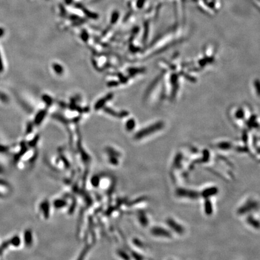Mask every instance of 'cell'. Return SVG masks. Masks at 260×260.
Wrapping results in <instances>:
<instances>
[{"label":"cell","instance_id":"obj_1","mask_svg":"<svg viewBox=\"0 0 260 260\" xmlns=\"http://www.w3.org/2000/svg\"><path fill=\"white\" fill-rule=\"evenodd\" d=\"M163 124L162 123L158 122L156 123V124H154L150 127H146L143 129H141V131H139L137 134L135 135V139H140L143 137H146V136L149 135L150 134L156 132L157 131H158L159 129L162 128Z\"/></svg>","mask_w":260,"mask_h":260},{"label":"cell","instance_id":"obj_2","mask_svg":"<svg viewBox=\"0 0 260 260\" xmlns=\"http://www.w3.org/2000/svg\"><path fill=\"white\" fill-rule=\"evenodd\" d=\"M176 195L179 197L189 198L191 199H197L199 194L196 191L186 189L184 188H178L176 190Z\"/></svg>","mask_w":260,"mask_h":260},{"label":"cell","instance_id":"obj_3","mask_svg":"<svg viewBox=\"0 0 260 260\" xmlns=\"http://www.w3.org/2000/svg\"><path fill=\"white\" fill-rule=\"evenodd\" d=\"M22 244L26 247L27 248H30L33 245L34 243V237L33 233L32 230L30 229H27L23 232L22 237Z\"/></svg>","mask_w":260,"mask_h":260},{"label":"cell","instance_id":"obj_4","mask_svg":"<svg viewBox=\"0 0 260 260\" xmlns=\"http://www.w3.org/2000/svg\"><path fill=\"white\" fill-rule=\"evenodd\" d=\"M258 207V203L256 201L250 199L238 209V213L239 214H245L251 212L253 209H256Z\"/></svg>","mask_w":260,"mask_h":260},{"label":"cell","instance_id":"obj_5","mask_svg":"<svg viewBox=\"0 0 260 260\" xmlns=\"http://www.w3.org/2000/svg\"><path fill=\"white\" fill-rule=\"evenodd\" d=\"M7 240L10 248H19L22 244V237L18 235H14Z\"/></svg>","mask_w":260,"mask_h":260},{"label":"cell","instance_id":"obj_6","mask_svg":"<svg viewBox=\"0 0 260 260\" xmlns=\"http://www.w3.org/2000/svg\"><path fill=\"white\" fill-rule=\"evenodd\" d=\"M151 233L154 236L158 237H163L166 238H170L172 237L171 233L167 230L160 227H154L151 230Z\"/></svg>","mask_w":260,"mask_h":260},{"label":"cell","instance_id":"obj_7","mask_svg":"<svg viewBox=\"0 0 260 260\" xmlns=\"http://www.w3.org/2000/svg\"><path fill=\"white\" fill-rule=\"evenodd\" d=\"M167 224L169 226V227L172 229V230L179 234H181L184 232V228L183 227L182 225L178 224L172 219H168L166 221Z\"/></svg>","mask_w":260,"mask_h":260},{"label":"cell","instance_id":"obj_8","mask_svg":"<svg viewBox=\"0 0 260 260\" xmlns=\"http://www.w3.org/2000/svg\"><path fill=\"white\" fill-rule=\"evenodd\" d=\"M39 209L40 214L43 216V218L45 219L49 218V211H50V205H49V202L46 200L41 202L39 204Z\"/></svg>","mask_w":260,"mask_h":260},{"label":"cell","instance_id":"obj_9","mask_svg":"<svg viewBox=\"0 0 260 260\" xmlns=\"http://www.w3.org/2000/svg\"><path fill=\"white\" fill-rule=\"evenodd\" d=\"M218 193V189L216 187H212L207 188L202 191L201 195L204 198H208L209 197L213 196Z\"/></svg>","mask_w":260,"mask_h":260},{"label":"cell","instance_id":"obj_10","mask_svg":"<svg viewBox=\"0 0 260 260\" xmlns=\"http://www.w3.org/2000/svg\"><path fill=\"white\" fill-rule=\"evenodd\" d=\"M247 222L248 223V224L250 225L253 228L255 229H259L260 228V222L259 220L255 219L252 216H248V218H247Z\"/></svg>","mask_w":260,"mask_h":260},{"label":"cell","instance_id":"obj_11","mask_svg":"<svg viewBox=\"0 0 260 260\" xmlns=\"http://www.w3.org/2000/svg\"><path fill=\"white\" fill-rule=\"evenodd\" d=\"M204 210H205V214L207 215H211L213 213L212 203L207 198L205 201V203H204Z\"/></svg>","mask_w":260,"mask_h":260},{"label":"cell","instance_id":"obj_12","mask_svg":"<svg viewBox=\"0 0 260 260\" xmlns=\"http://www.w3.org/2000/svg\"><path fill=\"white\" fill-rule=\"evenodd\" d=\"M46 112L45 111H41L39 113L37 114L36 116V117L34 119V123L36 125H39L40 123L42 122L43 119H44V117L45 116Z\"/></svg>","mask_w":260,"mask_h":260},{"label":"cell","instance_id":"obj_13","mask_svg":"<svg viewBox=\"0 0 260 260\" xmlns=\"http://www.w3.org/2000/svg\"><path fill=\"white\" fill-rule=\"evenodd\" d=\"M183 155L181 153L177 154L175 158L174 162H173V165H174L175 168H179V167L181 166L183 161Z\"/></svg>","mask_w":260,"mask_h":260},{"label":"cell","instance_id":"obj_14","mask_svg":"<svg viewBox=\"0 0 260 260\" xmlns=\"http://www.w3.org/2000/svg\"><path fill=\"white\" fill-rule=\"evenodd\" d=\"M111 97H112V95L110 94V95H109L108 96H106L105 98L101 99V100H100V101H99L97 102V104H96V105H95V108H96V109L100 108L101 107H102V106L104 104V103L106 102L108 100V99L111 98Z\"/></svg>","mask_w":260,"mask_h":260},{"label":"cell","instance_id":"obj_15","mask_svg":"<svg viewBox=\"0 0 260 260\" xmlns=\"http://www.w3.org/2000/svg\"><path fill=\"white\" fill-rule=\"evenodd\" d=\"M65 201L62 200V199H57V200H55L54 202V206L55 207V208H57V209H59V208H63V207H64L65 205Z\"/></svg>","mask_w":260,"mask_h":260},{"label":"cell","instance_id":"obj_16","mask_svg":"<svg viewBox=\"0 0 260 260\" xmlns=\"http://www.w3.org/2000/svg\"><path fill=\"white\" fill-rule=\"evenodd\" d=\"M135 125V121L133 119L128 120V121L126 123V128L128 131H132L134 129Z\"/></svg>","mask_w":260,"mask_h":260},{"label":"cell","instance_id":"obj_17","mask_svg":"<svg viewBox=\"0 0 260 260\" xmlns=\"http://www.w3.org/2000/svg\"><path fill=\"white\" fill-rule=\"evenodd\" d=\"M231 146L232 145L228 142H221L218 145V147L222 150H229Z\"/></svg>","mask_w":260,"mask_h":260},{"label":"cell","instance_id":"obj_18","mask_svg":"<svg viewBox=\"0 0 260 260\" xmlns=\"http://www.w3.org/2000/svg\"><path fill=\"white\" fill-rule=\"evenodd\" d=\"M100 184V177L98 176H93L91 179V184L94 185V187H98Z\"/></svg>","mask_w":260,"mask_h":260},{"label":"cell","instance_id":"obj_19","mask_svg":"<svg viewBox=\"0 0 260 260\" xmlns=\"http://www.w3.org/2000/svg\"><path fill=\"white\" fill-rule=\"evenodd\" d=\"M54 71L56 72L57 73L60 74L62 73L63 72V68L60 65H57V64H54Z\"/></svg>","mask_w":260,"mask_h":260},{"label":"cell","instance_id":"obj_20","mask_svg":"<svg viewBox=\"0 0 260 260\" xmlns=\"http://www.w3.org/2000/svg\"><path fill=\"white\" fill-rule=\"evenodd\" d=\"M42 99L47 105H50L52 103V99L51 97H49V96L44 95L43 96Z\"/></svg>","mask_w":260,"mask_h":260},{"label":"cell","instance_id":"obj_21","mask_svg":"<svg viewBox=\"0 0 260 260\" xmlns=\"http://www.w3.org/2000/svg\"><path fill=\"white\" fill-rule=\"evenodd\" d=\"M140 222H141V224H143V225H146L148 224V219H147V218H146V216L144 215V214H143V215H140Z\"/></svg>","mask_w":260,"mask_h":260},{"label":"cell","instance_id":"obj_22","mask_svg":"<svg viewBox=\"0 0 260 260\" xmlns=\"http://www.w3.org/2000/svg\"><path fill=\"white\" fill-rule=\"evenodd\" d=\"M9 150L8 148L5 146L0 145V153H4L6 152Z\"/></svg>","mask_w":260,"mask_h":260},{"label":"cell","instance_id":"obj_23","mask_svg":"<svg viewBox=\"0 0 260 260\" xmlns=\"http://www.w3.org/2000/svg\"><path fill=\"white\" fill-rule=\"evenodd\" d=\"M3 61L1 56V54H0V72H1L3 70Z\"/></svg>","mask_w":260,"mask_h":260},{"label":"cell","instance_id":"obj_24","mask_svg":"<svg viewBox=\"0 0 260 260\" xmlns=\"http://www.w3.org/2000/svg\"><path fill=\"white\" fill-rule=\"evenodd\" d=\"M4 30H3V28H0V38L4 35Z\"/></svg>","mask_w":260,"mask_h":260}]
</instances>
